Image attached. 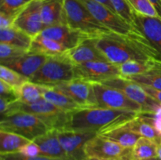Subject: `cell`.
<instances>
[{
    "label": "cell",
    "instance_id": "cell-1",
    "mask_svg": "<svg viewBox=\"0 0 161 160\" xmlns=\"http://www.w3.org/2000/svg\"><path fill=\"white\" fill-rule=\"evenodd\" d=\"M94 42L107 60L116 65L130 61H161L158 52L138 30L128 35L111 31L94 39Z\"/></svg>",
    "mask_w": 161,
    "mask_h": 160
},
{
    "label": "cell",
    "instance_id": "cell-2",
    "mask_svg": "<svg viewBox=\"0 0 161 160\" xmlns=\"http://www.w3.org/2000/svg\"><path fill=\"white\" fill-rule=\"evenodd\" d=\"M136 111L104 108H86L69 113L67 130L94 132L97 134L108 129L129 122L138 115Z\"/></svg>",
    "mask_w": 161,
    "mask_h": 160
},
{
    "label": "cell",
    "instance_id": "cell-3",
    "mask_svg": "<svg viewBox=\"0 0 161 160\" xmlns=\"http://www.w3.org/2000/svg\"><path fill=\"white\" fill-rule=\"evenodd\" d=\"M18 111L30 113L41 119L50 130H67L69 123V113L60 109L47 100L42 98L33 104H25L17 100L9 104L7 110L3 116ZM2 116V117H3Z\"/></svg>",
    "mask_w": 161,
    "mask_h": 160
},
{
    "label": "cell",
    "instance_id": "cell-4",
    "mask_svg": "<svg viewBox=\"0 0 161 160\" xmlns=\"http://www.w3.org/2000/svg\"><path fill=\"white\" fill-rule=\"evenodd\" d=\"M74 65L67 53L58 56H48L43 65L29 81L47 87H55L75 78Z\"/></svg>",
    "mask_w": 161,
    "mask_h": 160
},
{
    "label": "cell",
    "instance_id": "cell-5",
    "mask_svg": "<svg viewBox=\"0 0 161 160\" xmlns=\"http://www.w3.org/2000/svg\"><path fill=\"white\" fill-rule=\"evenodd\" d=\"M64 7L67 25L81 31L87 37L96 39L111 32L91 13L80 0H64Z\"/></svg>",
    "mask_w": 161,
    "mask_h": 160
},
{
    "label": "cell",
    "instance_id": "cell-6",
    "mask_svg": "<svg viewBox=\"0 0 161 160\" xmlns=\"http://www.w3.org/2000/svg\"><path fill=\"white\" fill-rule=\"evenodd\" d=\"M0 130L17 133L33 141L47 133L50 128L35 115L18 111L3 116Z\"/></svg>",
    "mask_w": 161,
    "mask_h": 160
},
{
    "label": "cell",
    "instance_id": "cell-7",
    "mask_svg": "<svg viewBox=\"0 0 161 160\" xmlns=\"http://www.w3.org/2000/svg\"><path fill=\"white\" fill-rule=\"evenodd\" d=\"M98 108L142 112V108L122 91L100 83H92Z\"/></svg>",
    "mask_w": 161,
    "mask_h": 160
},
{
    "label": "cell",
    "instance_id": "cell-8",
    "mask_svg": "<svg viewBox=\"0 0 161 160\" xmlns=\"http://www.w3.org/2000/svg\"><path fill=\"white\" fill-rule=\"evenodd\" d=\"M102 83L122 91L129 98L141 105L142 112H153L161 105L160 103L144 90L141 85L120 75L104 81Z\"/></svg>",
    "mask_w": 161,
    "mask_h": 160
},
{
    "label": "cell",
    "instance_id": "cell-9",
    "mask_svg": "<svg viewBox=\"0 0 161 160\" xmlns=\"http://www.w3.org/2000/svg\"><path fill=\"white\" fill-rule=\"evenodd\" d=\"M91 13L106 27L108 30L118 34L128 35L136 31L133 25L127 23L117 13L107 7L102 3L95 0H80Z\"/></svg>",
    "mask_w": 161,
    "mask_h": 160
},
{
    "label": "cell",
    "instance_id": "cell-10",
    "mask_svg": "<svg viewBox=\"0 0 161 160\" xmlns=\"http://www.w3.org/2000/svg\"><path fill=\"white\" fill-rule=\"evenodd\" d=\"M75 78L91 83L104 81L120 75L117 65L109 61H97L74 65Z\"/></svg>",
    "mask_w": 161,
    "mask_h": 160
},
{
    "label": "cell",
    "instance_id": "cell-11",
    "mask_svg": "<svg viewBox=\"0 0 161 160\" xmlns=\"http://www.w3.org/2000/svg\"><path fill=\"white\" fill-rule=\"evenodd\" d=\"M76 102L81 108H97V100L92 83L74 78L53 87Z\"/></svg>",
    "mask_w": 161,
    "mask_h": 160
},
{
    "label": "cell",
    "instance_id": "cell-12",
    "mask_svg": "<svg viewBox=\"0 0 161 160\" xmlns=\"http://www.w3.org/2000/svg\"><path fill=\"white\" fill-rule=\"evenodd\" d=\"M97 135L94 132L63 130L58 131V138L63 150L71 160H83L86 158L84 147L86 143Z\"/></svg>",
    "mask_w": 161,
    "mask_h": 160
},
{
    "label": "cell",
    "instance_id": "cell-13",
    "mask_svg": "<svg viewBox=\"0 0 161 160\" xmlns=\"http://www.w3.org/2000/svg\"><path fill=\"white\" fill-rule=\"evenodd\" d=\"M132 148H124L117 143L97 134L86 144L84 152L86 157L116 160Z\"/></svg>",
    "mask_w": 161,
    "mask_h": 160
},
{
    "label": "cell",
    "instance_id": "cell-14",
    "mask_svg": "<svg viewBox=\"0 0 161 160\" xmlns=\"http://www.w3.org/2000/svg\"><path fill=\"white\" fill-rule=\"evenodd\" d=\"M14 27L21 30L32 39L39 35L47 28L41 16L39 0H32L17 15Z\"/></svg>",
    "mask_w": 161,
    "mask_h": 160
},
{
    "label": "cell",
    "instance_id": "cell-15",
    "mask_svg": "<svg viewBox=\"0 0 161 160\" xmlns=\"http://www.w3.org/2000/svg\"><path fill=\"white\" fill-rule=\"evenodd\" d=\"M133 13V26L150 42L161 58V19L142 15L135 11Z\"/></svg>",
    "mask_w": 161,
    "mask_h": 160
},
{
    "label": "cell",
    "instance_id": "cell-16",
    "mask_svg": "<svg viewBox=\"0 0 161 160\" xmlns=\"http://www.w3.org/2000/svg\"><path fill=\"white\" fill-rule=\"evenodd\" d=\"M39 35L59 42L69 50L89 38L81 31L73 29L67 24L47 27Z\"/></svg>",
    "mask_w": 161,
    "mask_h": 160
},
{
    "label": "cell",
    "instance_id": "cell-17",
    "mask_svg": "<svg viewBox=\"0 0 161 160\" xmlns=\"http://www.w3.org/2000/svg\"><path fill=\"white\" fill-rule=\"evenodd\" d=\"M47 59L48 56L28 51L22 56L1 65L13 69L29 79L40 69Z\"/></svg>",
    "mask_w": 161,
    "mask_h": 160
},
{
    "label": "cell",
    "instance_id": "cell-18",
    "mask_svg": "<svg viewBox=\"0 0 161 160\" xmlns=\"http://www.w3.org/2000/svg\"><path fill=\"white\" fill-rule=\"evenodd\" d=\"M69 59L74 64H80L91 61H108L103 53L96 47L94 39L88 38L77 46L67 52Z\"/></svg>",
    "mask_w": 161,
    "mask_h": 160
},
{
    "label": "cell",
    "instance_id": "cell-19",
    "mask_svg": "<svg viewBox=\"0 0 161 160\" xmlns=\"http://www.w3.org/2000/svg\"><path fill=\"white\" fill-rule=\"evenodd\" d=\"M33 141L39 146L42 156L69 159L61 145L58 138V130H50L45 134L36 138Z\"/></svg>",
    "mask_w": 161,
    "mask_h": 160
},
{
    "label": "cell",
    "instance_id": "cell-20",
    "mask_svg": "<svg viewBox=\"0 0 161 160\" xmlns=\"http://www.w3.org/2000/svg\"><path fill=\"white\" fill-rule=\"evenodd\" d=\"M64 0H39L42 21L46 27L67 24L64 14Z\"/></svg>",
    "mask_w": 161,
    "mask_h": 160
},
{
    "label": "cell",
    "instance_id": "cell-21",
    "mask_svg": "<svg viewBox=\"0 0 161 160\" xmlns=\"http://www.w3.org/2000/svg\"><path fill=\"white\" fill-rule=\"evenodd\" d=\"M98 134L117 143L124 148H133L138 140L141 137L139 134L129 129L125 123L108 129Z\"/></svg>",
    "mask_w": 161,
    "mask_h": 160
},
{
    "label": "cell",
    "instance_id": "cell-22",
    "mask_svg": "<svg viewBox=\"0 0 161 160\" xmlns=\"http://www.w3.org/2000/svg\"><path fill=\"white\" fill-rule=\"evenodd\" d=\"M29 51L52 56L64 54L69 50L59 42L39 35L33 38Z\"/></svg>",
    "mask_w": 161,
    "mask_h": 160
},
{
    "label": "cell",
    "instance_id": "cell-23",
    "mask_svg": "<svg viewBox=\"0 0 161 160\" xmlns=\"http://www.w3.org/2000/svg\"><path fill=\"white\" fill-rule=\"evenodd\" d=\"M32 38L15 27L0 29V42L29 51Z\"/></svg>",
    "mask_w": 161,
    "mask_h": 160
},
{
    "label": "cell",
    "instance_id": "cell-24",
    "mask_svg": "<svg viewBox=\"0 0 161 160\" xmlns=\"http://www.w3.org/2000/svg\"><path fill=\"white\" fill-rule=\"evenodd\" d=\"M42 97L66 112H72L80 108H83L70 97L51 87L46 86Z\"/></svg>",
    "mask_w": 161,
    "mask_h": 160
},
{
    "label": "cell",
    "instance_id": "cell-25",
    "mask_svg": "<svg viewBox=\"0 0 161 160\" xmlns=\"http://www.w3.org/2000/svg\"><path fill=\"white\" fill-rule=\"evenodd\" d=\"M31 141L17 133L0 130V154L18 152L23 146Z\"/></svg>",
    "mask_w": 161,
    "mask_h": 160
},
{
    "label": "cell",
    "instance_id": "cell-26",
    "mask_svg": "<svg viewBox=\"0 0 161 160\" xmlns=\"http://www.w3.org/2000/svg\"><path fill=\"white\" fill-rule=\"evenodd\" d=\"M125 125L141 136L152 140L158 145L161 144V135L160 133L156 130L153 125L142 119L141 116L138 115L132 120L125 122Z\"/></svg>",
    "mask_w": 161,
    "mask_h": 160
},
{
    "label": "cell",
    "instance_id": "cell-27",
    "mask_svg": "<svg viewBox=\"0 0 161 160\" xmlns=\"http://www.w3.org/2000/svg\"><path fill=\"white\" fill-rule=\"evenodd\" d=\"M159 145L152 140L141 136L132 148V156L135 160H146L157 157Z\"/></svg>",
    "mask_w": 161,
    "mask_h": 160
},
{
    "label": "cell",
    "instance_id": "cell-28",
    "mask_svg": "<svg viewBox=\"0 0 161 160\" xmlns=\"http://www.w3.org/2000/svg\"><path fill=\"white\" fill-rule=\"evenodd\" d=\"M126 78L133 80L142 86H149L161 90V61H158L147 72Z\"/></svg>",
    "mask_w": 161,
    "mask_h": 160
},
{
    "label": "cell",
    "instance_id": "cell-29",
    "mask_svg": "<svg viewBox=\"0 0 161 160\" xmlns=\"http://www.w3.org/2000/svg\"><path fill=\"white\" fill-rule=\"evenodd\" d=\"M45 87L46 86L31 83L28 80L17 90L19 97L18 100L28 104L36 103L43 98L42 94Z\"/></svg>",
    "mask_w": 161,
    "mask_h": 160
},
{
    "label": "cell",
    "instance_id": "cell-30",
    "mask_svg": "<svg viewBox=\"0 0 161 160\" xmlns=\"http://www.w3.org/2000/svg\"><path fill=\"white\" fill-rule=\"evenodd\" d=\"M158 61H130L117 65L120 76L124 78L142 75L150 70Z\"/></svg>",
    "mask_w": 161,
    "mask_h": 160
},
{
    "label": "cell",
    "instance_id": "cell-31",
    "mask_svg": "<svg viewBox=\"0 0 161 160\" xmlns=\"http://www.w3.org/2000/svg\"><path fill=\"white\" fill-rule=\"evenodd\" d=\"M0 80L17 90L25 82L28 81V78L9 67L1 65L0 66Z\"/></svg>",
    "mask_w": 161,
    "mask_h": 160
},
{
    "label": "cell",
    "instance_id": "cell-32",
    "mask_svg": "<svg viewBox=\"0 0 161 160\" xmlns=\"http://www.w3.org/2000/svg\"><path fill=\"white\" fill-rule=\"evenodd\" d=\"M32 0H0V13L17 18Z\"/></svg>",
    "mask_w": 161,
    "mask_h": 160
},
{
    "label": "cell",
    "instance_id": "cell-33",
    "mask_svg": "<svg viewBox=\"0 0 161 160\" xmlns=\"http://www.w3.org/2000/svg\"><path fill=\"white\" fill-rule=\"evenodd\" d=\"M28 50L18 48L14 45L0 42V61L1 64L13 61L26 53Z\"/></svg>",
    "mask_w": 161,
    "mask_h": 160
},
{
    "label": "cell",
    "instance_id": "cell-34",
    "mask_svg": "<svg viewBox=\"0 0 161 160\" xmlns=\"http://www.w3.org/2000/svg\"><path fill=\"white\" fill-rule=\"evenodd\" d=\"M115 12L130 24H134L133 9L127 0H109Z\"/></svg>",
    "mask_w": 161,
    "mask_h": 160
},
{
    "label": "cell",
    "instance_id": "cell-35",
    "mask_svg": "<svg viewBox=\"0 0 161 160\" xmlns=\"http://www.w3.org/2000/svg\"><path fill=\"white\" fill-rule=\"evenodd\" d=\"M133 11L149 17H159L155 8L149 0H127Z\"/></svg>",
    "mask_w": 161,
    "mask_h": 160
},
{
    "label": "cell",
    "instance_id": "cell-36",
    "mask_svg": "<svg viewBox=\"0 0 161 160\" xmlns=\"http://www.w3.org/2000/svg\"><path fill=\"white\" fill-rule=\"evenodd\" d=\"M0 98L13 103L19 100L17 89L0 80Z\"/></svg>",
    "mask_w": 161,
    "mask_h": 160
},
{
    "label": "cell",
    "instance_id": "cell-37",
    "mask_svg": "<svg viewBox=\"0 0 161 160\" xmlns=\"http://www.w3.org/2000/svg\"><path fill=\"white\" fill-rule=\"evenodd\" d=\"M0 160H69V159H62V158H53L49 157L39 156L36 157H28L23 155L19 152L9 154H0Z\"/></svg>",
    "mask_w": 161,
    "mask_h": 160
},
{
    "label": "cell",
    "instance_id": "cell-38",
    "mask_svg": "<svg viewBox=\"0 0 161 160\" xmlns=\"http://www.w3.org/2000/svg\"><path fill=\"white\" fill-rule=\"evenodd\" d=\"M18 152L28 157H36L41 155L40 149L34 141H31L28 144H25L20 149Z\"/></svg>",
    "mask_w": 161,
    "mask_h": 160
},
{
    "label": "cell",
    "instance_id": "cell-39",
    "mask_svg": "<svg viewBox=\"0 0 161 160\" xmlns=\"http://www.w3.org/2000/svg\"><path fill=\"white\" fill-rule=\"evenodd\" d=\"M16 17L0 13V29L11 28L14 26Z\"/></svg>",
    "mask_w": 161,
    "mask_h": 160
},
{
    "label": "cell",
    "instance_id": "cell-40",
    "mask_svg": "<svg viewBox=\"0 0 161 160\" xmlns=\"http://www.w3.org/2000/svg\"><path fill=\"white\" fill-rule=\"evenodd\" d=\"M142 88L144 89V90L149 94L150 97H152L153 98L155 99L157 101H158L159 103L161 104V90L160 89H153L152 87H149V86H142Z\"/></svg>",
    "mask_w": 161,
    "mask_h": 160
},
{
    "label": "cell",
    "instance_id": "cell-41",
    "mask_svg": "<svg viewBox=\"0 0 161 160\" xmlns=\"http://www.w3.org/2000/svg\"><path fill=\"white\" fill-rule=\"evenodd\" d=\"M149 1L155 8L159 18L161 19V0H149Z\"/></svg>",
    "mask_w": 161,
    "mask_h": 160
},
{
    "label": "cell",
    "instance_id": "cell-42",
    "mask_svg": "<svg viewBox=\"0 0 161 160\" xmlns=\"http://www.w3.org/2000/svg\"><path fill=\"white\" fill-rule=\"evenodd\" d=\"M132 149L129 151L127 154H125L124 155H123L122 157H120L119 158L116 160H135L133 158V156H132Z\"/></svg>",
    "mask_w": 161,
    "mask_h": 160
},
{
    "label": "cell",
    "instance_id": "cell-43",
    "mask_svg": "<svg viewBox=\"0 0 161 160\" xmlns=\"http://www.w3.org/2000/svg\"><path fill=\"white\" fill-rule=\"evenodd\" d=\"M95 1H97V2H99V3H102V4H104L105 6H106L108 8H109V9H111V10H113V12H115L114 9H113V6H112L111 3H110L109 0H95ZM115 13H116V12H115Z\"/></svg>",
    "mask_w": 161,
    "mask_h": 160
},
{
    "label": "cell",
    "instance_id": "cell-44",
    "mask_svg": "<svg viewBox=\"0 0 161 160\" xmlns=\"http://www.w3.org/2000/svg\"><path fill=\"white\" fill-rule=\"evenodd\" d=\"M157 157L159 158V159L161 160V144L159 145V147H158V151H157Z\"/></svg>",
    "mask_w": 161,
    "mask_h": 160
},
{
    "label": "cell",
    "instance_id": "cell-45",
    "mask_svg": "<svg viewBox=\"0 0 161 160\" xmlns=\"http://www.w3.org/2000/svg\"><path fill=\"white\" fill-rule=\"evenodd\" d=\"M83 160H110V159H102V158H91V157H86Z\"/></svg>",
    "mask_w": 161,
    "mask_h": 160
},
{
    "label": "cell",
    "instance_id": "cell-46",
    "mask_svg": "<svg viewBox=\"0 0 161 160\" xmlns=\"http://www.w3.org/2000/svg\"><path fill=\"white\" fill-rule=\"evenodd\" d=\"M146 160H160V159H159V158H158V157H156V158H149V159H146Z\"/></svg>",
    "mask_w": 161,
    "mask_h": 160
}]
</instances>
